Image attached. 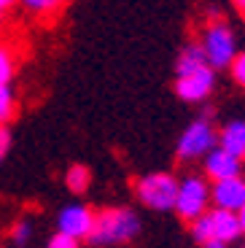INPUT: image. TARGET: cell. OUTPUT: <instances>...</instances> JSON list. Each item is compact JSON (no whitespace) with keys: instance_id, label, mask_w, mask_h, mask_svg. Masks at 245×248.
<instances>
[{"instance_id":"obj_3","label":"cell","mask_w":245,"mask_h":248,"mask_svg":"<svg viewBox=\"0 0 245 248\" xmlns=\"http://www.w3.org/2000/svg\"><path fill=\"white\" fill-rule=\"evenodd\" d=\"M138 197L151 211H170L175 208L178 197V178L170 173H148L135 186Z\"/></svg>"},{"instance_id":"obj_8","label":"cell","mask_w":245,"mask_h":248,"mask_svg":"<svg viewBox=\"0 0 245 248\" xmlns=\"http://www.w3.org/2000/svg\"><path fill=\"white\" fill-rule=\"evenodd\" d=\"M210 200L215 202L218 211L237 213L245 205V181L243 178H227V181H215L210 189Z\"/></svg>"},{"instance_id":"obj_10","label":"cell","mask_w":245,"mask_h":248,"mask_svg":"<svg viewBox=\"0 0 245 248\" xmlns=\"http://www.w3.org/2000/svg\"><path fill=\"white\" fill-rule=\"evenodd\" d=\"M210 230H213V240H221V243H232L234 237L243 235L240 230V218L237 213H229V211H210Z\"/></svg>"},{"instance_id":"obj_25","label":"cell","mask_w":245,"mask_h":248,"mask_svg":"<svg viewBox=\"0 0 245 248\" xmlns=\"http://www.w3.org/2000/svg\"><path fill=\"white\" fill-rule=\"evenodd\" d=\"M14 0H0V19H3V14H6V8L11 6Z\"/></svg>"},{"instance_id":"obj_4","label":"cell","mask_w":245,"mask_h":248,"mask_svg":"<svg viewBox=\"0 0 245 248\" xmlns=\"http://www.w3.org/2000/svg\"><path fill=\"white\" fill-rule=\"evenodd\" d=\"M210 200V189L202 178L197 175H186L178 181V197H175V211L181 218L194 221L205 213V205Z\"/></svg>"},{"instance_id":"obj_20","label":"cell","mask_w":245,"mask_h":248,"mask_svg":"<svg viewBox=\"0 0 245 248\" xmlns=\"http://www.w3.org/2000/svg\"><path fill=\"white\" fill-rule=\"evenodd\" d=\"M46 248H78V240H73V237H68V235H51V240L46 243Z\"/></svg>"},{"instance_id":"obj_21","label":"cell","mask_w":245,"mask_h":248,"mask_svg":"<svg viewBox=\"0 0 245 248\" xmlns=\"http://www.w3.org/2000/svg\"><path fill=\"white\" fill-rule=\"evenodd\" d=\"M8 149H11V132H8V127L0 124V159L8 154Z\"/></svg>"},{"instance_id":"obj_5","label":"cell","mask_w":245,"mask_h":248,"mask_svg":"<svg viewBox=\"0 0 245 248\" xmlns=\"http://www.w3.org/2000/svg\"><path fill=\"white\" fill-rule=\"evenodd\" d=\"M215 140H218V135H215L213 124H210L208 119H197V122H191L189 127H186L181 140H178V156H181V159L208 156L210 151L215 149Z\"/></svg>"},{"instance_id":"obj_14","label":"cell","mask_w":245,"mask_h":248,"mask_svg":"<svg viewBox=\"0 0 245 248\" xmlns=\"http://www.w3.org/2000/svg\"><path fill=\"white\" fill-rule=\"evenodd\" d=\"M14 111H16V100H14V89L3 87L0 89V124L6 127V122L14 119Z\"/></svg>"},{"instance_id":"obj_13","label":"cell","mask_w":245,"mask_h":248,"mask_svg":"<svg viewBox=\"0 0 245 248\" xmlns=\"http://www.w3.org/2000/svg\"><path fill=\"white\" fill-rule=\"evenodd\" d=\"M89 181H92V173H89L86 165H73V168H68V173H65V186H68L73 194H84L86 189H89Z\"/></svg>"},{"instance_id":"obj_18","label":"cell","mask_w":245,"mask_h":248,"mask_svg":"<svg viewBox=\"0 0 245 248\" xmlns=\"http://www.w3.org/2000/svg\"><path fill=\"white\" fill-rule=\"evenodd\" d=\"M30 237H32V224H30V221H25V218H22V221H16V224L11 227V240H14V246H25Z\"/></svg>"},{"instance_id":"obj_1","label":"cell","mask_w":245,"mask_h":248,"mask_svg":"<svg viewBox=\"0 0 245 248\" xmlns=\"http://www.w3.org/2000/svg\"><path fill=\"white\" fill-rule=\"evenodd\" d=\"M140 232V221H138L135 211L129 208H103L94 213L92 232L86 240L92 246H119V243H129Z\"/></svg>"},{"instance_id":"obj_7","label":"cell","mask_w":245,"mask_h":248,"mask_svg":"<svg viewBox=\"0 0 245 248\" xmlns=\"http://www.w3.org/2000/svg\"><path fill=\"white\" fill-rule=\"evenodd\" d=\"M213 84H215V73L213 68H202L191 76H184V78L175 81V92L181 100L186 103H202L210 92H213Z\"/></svg>"},{"instance_id":"obj_24","label":"cell","mask_w":245,"mask_h":248,"mask_svg":"<svg viewBox=\"0 0 245 248\" xmlns=\"http://www.w3.org/2000/svg\"><path fill=\"white\" fill-rule=\"evenodd\" d=\"M234 8L240 11V16L245 19V0H234Z\"/></svg>"},{"instance_id":"obj_15","label":"cell","mask_w":245,"mask_h":248,"mask_svg":"<svg viewBox=\"0 0 245 248\" xmlns=\"http://www.w3.org/2000/svg\"><path fill=\"white\" fill-rule=\"evenodd\" d=\"M11 78H14V54L11 49L0 46V89L11 87Z\"/></svg>"},{"instance_id":"obj_23","label":"cell","mask_w":245,"mask_h":248,"mask_svg":"<svg viewBox=\"0 0 245 248\" xmlns=\"http://www.w3.org/2000/svg\"><path fill=\"white\" fill-rule=\"evenodd\" d=\"M237 218H240V230L245 232V205H243V208L237 211Z\"/></svg>"},{"instance_id":"obj_12","label":"cell","mask_w":245,"mask_h":248,"mask_svg":"<svg viewBox=\"0 0 245 248\" xmlns=\"http://www.w3.org/2000/svg\"><path fill=\"white\" fill-rule=\"evenodd\" d=\"M218 149L227 154L245 159V122H229L218 135Z\"/></svg>"},{"instance_id":"obj_16","label":"cell","mask_w":245,"mask_h":248,"mask_svg":"<svg viewBox=\"0 0 245 248\" xmlns=\"http://www.w3.org/2000/svg\"><path fill=\"white\" fill-rule=\"evenodd\" d=\"M191 235H194L197 243H210L213 240V230H210V216L208 213H202L199 218H194V224H191Z\"/></svg>"},{"instance_id":"obj_9","label":"cell","mask_w":245,"mask_h":248,"mask_svg":"<svg viewBox=\"0 0 245 248\" xmlns=\"http://www.w3.org/2000/svg\"><path fill=\"white\" fill-rule=\"evenodd\" d=\"M205 173L213 181H227V178H240V159L227 154L224 149L215 146L208 156H205Z\"/></svg>"},{"instance_id":"obj_17","label":"cell","mask_w":245,"mask_h":248,"mask_svg":"<svg viewBox=\"0 0 245 248\" xmlns=\"http://www.w3.org/2000/svg\"><path fill=\"white\" fill-rule=\"evenodd\" d=\"M22 6L32 14H54L62 6V0H22Z\"/></svg>"},{"instance_id":"obj_19","label":"cell","mask_w":245,"mask_h":248,"mask_svg":"<svg viewBox=\"0 0 245 248\" xmlns=\"http://www.w3.org/2000/svg\"><path fill=\"white\" fill-rule=\"evenodd\" d=\"M229 68H232V78L245 89V51H237V57L232 60V65H229Z\"/></svg>"},{"instance_id":"obj_2","label":"cell","mask_w":245,"mask_h":248,"mask_svg":"<svg viewBox=\"0 0 245 248\" xmlns=\"http://www.w3.org/2000/svg\"><path fill=\"white\" fill-rule=\"evenodd\" d=\"M205 51V60H208L210 68H227L232 65V60L237 57V41H234V32L227 22H210L202 32V41H199Z\"/></svg>"},{"instance_id":"obj_6","label":"cell","mask_w":245,"mask_h":248,"mask_svg":"<svg viewBox=\"0 0 245 248\" xmlns=\"http://www.w3.org/2000/svg\"><path fill=\"white\" fill-rule=\"evenodd\" d=\"M92 221H94V213L89 208H84V205H68L57 216V230H60V235L81 240V237H89Z\"/></svg>"},{"instance_id":"obj_11","label":"cell","mask_w":245,"mask_h":248,"mask_svg":"<svg viewBox=\"0 0 245 248\" xmlns=\"http://www.w3.org/2000/svg\"><path fill=\"white\" fill-rule=\"evenodd\" d=\"M202 68H210L208 60H205L202 46H199V44H186L184 49H181V54H178V60H175L178 78L191 76V73H197V70H202Z\"/></svg>"},{"instance_id":"obj_22","label":"cell","mask_w":245,"mask_h":248,"mask_svg":"<svg viewBox=\"0 0 245 248\" xmlns=\"http://www.w3.org/2000/svg\"><path fill=\"white\" fill-rule=\"evenodd\" d=\"M205 248H229V246L221 243V240H210V243H205Z\"/></svg>"}]
</instances>
